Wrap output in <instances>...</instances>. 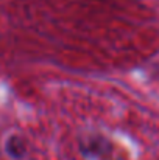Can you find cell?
I'll return each instance as SVG.
<instances>
[{
  "mask_svg": "<svg viewBox=\"0 0 159 160\" xmlns=\"http://www.w3.org/2000/svg\"><path fill=\"white\" fill-rule=\"evenodd\" d=\"M6 152L14 159H20L25 154V145L22 143V140L19 137H11L6 142Z\"/></svg>",
  "mask_w": 159,
  "mask_h": 160,
  "instance_id": "6da1fadb",
  "label": "cell"
}]
</instances>
